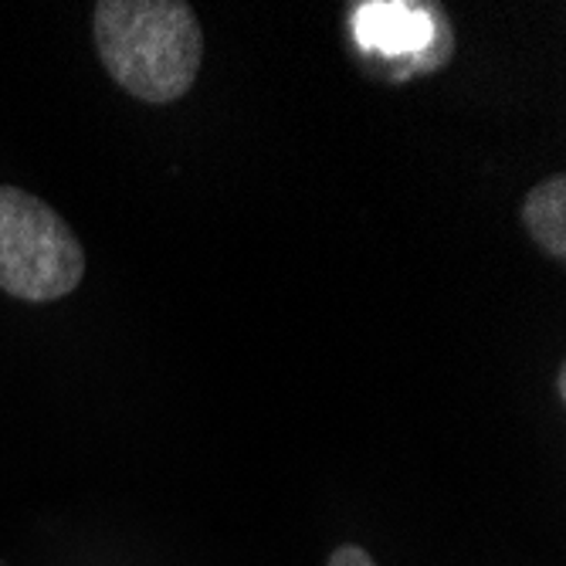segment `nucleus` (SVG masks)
Masks as SVG:
<instances>
[{"label": "nucleus", "mask_w": 566, "mask_h": 566, "mask_svg": "<svg viewBox=\"0 0 566 566\" xmlns=\"http://www.w3.org/2000/svg\"><path fill=\"white\" fill-rule=\"evenodd\" d=\"M98 59L133 98L167 106L184 98L200 72L203 34L180 0H102L95 4Z\"/></svg>", "instance_id": "obj_1"}, {"label": "nucleus", "mask_w": 566, "mask_h": 566, "mask_svg": "<svg viewBox=\"0 0 566 566\" xmlns=\"http://www.w3.org/2000/svg\"><path fill=\"white\" fill-rule=\"evenodd\" d=\"M85 279V248L75 231L28 190L0 187V292L24 302H55Z\"/></svg>", "instance_id": "obj_2"}, {"label": "nucleus", "mask_w": 566, "mask_h": 566, "mask_svg": "<svg viewBox=\"0 0 566 566\" xmlns=\"http://www.w3.org/2000/svg\"><path fill=\"white\" fill-rule=\"evenodd\" d=\"M353 38L370 59L390 62V78H415L444 69L454 34L434 4H356Z\"/></svg>", "instance_id": "obj_3"}, {"label": "nucleus", "mask_w": 566, "mask_h": 566, "mask_svg": "<svg viewBox=\"0 0 566 566\" xmlns=\"http://www.w3.org/2000/svg\"><path fill=\"white\" fill-rule=\"evenodd\" d=\"M523 224L549 259L556 262L566 259V177L563 174L536 184L526 193Z\"/></svg>", "instance_id": "obj_4"}, {"label": "nucleus", "mask_w": 566, "mask_h": 566, "mask_svg": "<svg viewBox=\"0 0 566 566\" xmlns=\"http://www.w3.org/2000/svg\"><path fill=\"white\" fill-rule=\"evenodd\" d=\"M326 566H377V563H374V556H370L364 546L346 543V546H336V549L329 553V563H326Z\"/></svg>", "instance_id": "obj_5"}, {"label": "nucleus", "mask_w": 566, "mask_h": 566, "mask_svg": "<svg viewBox=\"0 0 566 566\" xmlns=\"http://www.w3.org/2000/svg\"><path fill=\"white\" fill-rule=\"evenodd\" d=\"M556 390H559V397H566V370H559V377H556Z\"/></svg>", "instance_id": "obj_6"}]
</instances>
